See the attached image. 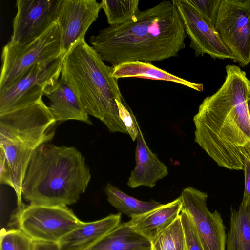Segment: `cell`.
<instances>
[{
  "instance_id": "obj_30",
  "label": "cell",
  "mask_w": 250,
  "mask_h": 250,
  "mask_svg": "<svg viewBox=\"0 0 250 250\" xmlns=\"http://www.w3.org/2000/svg\"><path fill=\"white\" fill-rule=\"evenodd\" d=\"M245 189L242 202V207L250 208V160L246 159L244 164Z\"/></svg>"
},
{
  "instance_id": "obj_17",
  "label": "cell",
  "mask_w": 250,
  "mask_h": 250,
  "mask_svg": "<svg viewBox=\"0 0 250 250\" xmlns=\"http://www.w3.org/2000/svg\"><path fill=\"white\" fill-rule=\"evenodd\" d=\"M181 210L182 201L179 196L125 223L134 231L151 242L179 216Z\"/></svg>"
},
{
  "instance_id": "obj_16",
  "label": "cell",
  "mask_w": 250,
  "mask_h": 250,
  "mask_svg": "<svg viewBox=\"0 0 250 250\" xmlns=\"http://www.w3.org/2000/svg\"><path fill=\"white\" fill-rule=\"evenodd\" d=\"M43 94L49 100L48 107L56 122L72 120L92 125L88 114L77 95L61 78L47 86Z\"/></svg>"
},
{
  "instance_id": "obj_33",
  "label": "cell",
  "mask_w": 250,
  "mask_h": 250,
  "mask_svg": "<svg viewBox=\"0 0 250 250\" xmlns=\"http://www.w3.org/2000/svg\"><path fill=\"white\" fill-rule=\"evenodd\" d=\"M249 211H250V208L249 209Z\"/></svg>"
},
{
  "instance_id": "obj_10",
  "label": "cell",
  "mask_w": 250,
  "mask_h": 250,
  "mask_svg": "<svg viewBox=\"0 0 250 250\" xmlns=\"http://www.w3.org/2000/svg\"><path fill=\"white\" fill-rule=\"evenodd\" d=\"M182 209L191 217L205 250H226V234L221 214L210 212L208 194L192 187L184 188L180 196Z\"/></svg>"
},
{
  "instance_id": "obj_4",
  "label": "cell",
  "mask_w": 250,
  "mask_h": 250,
  "mask_svg": "<svg viewBox=\"0 0 250 250\" xmlns=\"http://www.w3.org/2000/svg\"><path fill=\"white\" fill-rule=\"evenodd\" d=\"M113 70L83 39L64 56L60 78L75 92L88 115L99 119L111 133L128 134L119 116L116 100L124 99Z\"/></svg>"
},
{
  "instance_id": "obj_11",
  "label": "cell",
  "mask_w": 250,
  "mask_h": 250,
  "mask_svg": "<svg viewBox=\"0 0 250 250\" xmlns=\"http://www.w3.org/2000/svg\"><path fill=\"white\" fill-rule=\"evenodd\" d=\"M61 0H18L10 43L28 44L44 33L57 20Z\"/></svg>"
},
{
  "instance_id": "obj_20",
  "label": "cell",
  "mask_w": 250,
  "mask_h": 250,
  "mask_svg": "<svg viewBox=\"0 0 250 250\" xmlns=\"http://www.w3.org/2000/svg\"><path fill=\"white\" fill-rule=\"evenodd\" d=\"M5 154L10 169L17 199L18 209L23 205L21 200V188L28 164L34 151L37 148L22 143H7L0 145Z\"/></svg>"
},
{
  "instance_id": "obj_21",
  "label": "cell",
  "mask_w": 250,
  "mask_h": 250,
  "mask_svg": "<svg viewBox=\"0 0 250 250\" xmlns=\"http://www.w3.org/2000/svg\"><path fill=\"white\" fill-rule=\"evenodd\" d=\"M108 202L120 213H123L131 218L146 214L160 206L162 204L151 200L143 201L130 196L110 183L104 188Z\"/></svg>"
},
{
  "instance_id": "obj_29",
  "label": "cell",
  "mask_w": 250,
  "mask_h": 250,
  "mask_svg": "<svg viewBox=\"0 0 250 250\" xmlns=\"http://www.w3.org/2000/svg\"><path fill=\"white\" fill-rule=\"evenodd\" d=\"M0 183L7 185L12 188V175L3 149L0 147Z\"/></svg>"
},
{
  "instance_id": "obj_27",
  "label": "cell",
  "mask_w": 250,
  "mask_h": 250,
  "mask_svg": "<svg viewBox=\"0 0 250 250\" xmlns=\"http://www.w3.org/2000/svg\"><path fill=\"white\" fill-rule=\"evenodd\" d=\"M180 216L184 229L187 250H205L191 217L182 209Z\"/></svg>"
},
{
  "instance_id": "obj_1",
  "label": "cell",
  "mask_w": 250,
  "mask_h": 250,
  "mask_svg": "<svg viewBox=\"0 0 250 250\" xmlns=\"http://www.w3.org/2000/svg\"><path fill=\"white\" fill-rule=\"evenodd\" d=\"M226 70L223 84L203 100L193 117L194 141L219 166L244 170L250 160V81L236 65L228 64Z\"/></svg>"
},
{
  "instance_id": "obj_13",
  "label": "cell",
  "mask_w": 250,
  "mask_h": 250,
  "mask_svg": "<svg viewBox=\"0 0 250 250\" xmlns=\"http://www.w3.org/2000/svg\"><path fill=\"white\" fill-rule=\"evenodd\" d=\"M101 9V4L95 0H61L56 21L61 55L66 54L77 42L84 39Z\"/></svg>"
},
{
  "instance_id": "obj_12",
  "label": "cell",
  "mask_w": 250,
  "mask_h": 250,
  "mask_svg": "<svg viewBox=\"0 0 250 250\" xmlns=\"http://www.w3.org/2000/svg\"><path fill=\"white\" fill-rule=\"evenodd\" d=\"M182 21L187 35L190 40V47L196 57L208 54L214 59L235 58L225 45L214 27L186 0H173Z\"/></svg>"
},
{
  "instance_id": "obj_2",
  "label": "cell",
  "mask_w": 250,
  "mask_h": 250,
  "mask_svg": "<svg viewBox=\"0 0 250 250\" xmlns=\"http://www.w3.org/2000/svg\"><path fill=\"white\" fill-rule=\"evenodd\" d=\"M187 35L172 0L140 11L129 21L109 26L89 41L103 61L123 62L161 61L178 56Z\"/></svg>"
},
{
  "instance_id": "obj_5",
  "label": "cell",
  "mask_w": 250,
  "mask_h": 250,
  "mask_svg": "<svg viewBox=\"0 0 250 250\" xmlns=\"http://www.w3.org/2000/svg\"><path fill=\"white\" fill-rule=\"evenodd\" d=\"M61 55L60 34L57 21L28 44L8 42L1 54L0 92L14 84L33 65L54 60Z\"/></svg>"
},
{
  "instance_id": "obj_14",
  "label": "cell",
  "mask_w": 250,
  "mask_h": 250,
  "mask_svg": "<svg viewBox=\"0 0 250 250\" xmlns=\"http://www.w3.org/2000/svg\"><path fill=\"white\" fill-rule=\"evenodd\" d=\"M136 142V164L131 172L127 186L132 188L141 186L153 188L158 180L168 175L167 167L150 149L139 127Z\"/></svg>"
},
{
  "instance_id": "obj_25",
  "label": "cell",
  "mask_w": 250,
  "mask_h": 250,
  "mask_svg": "<svg viewBox=\"0 0 250 250\" xmlns=\"http://www.w3.org/2000/svg\"><path fill=\"white\" fill-rule=\"evenodd\" d=\"M34 241L20 229L1 231L0 250H34Z\"/></svg>"
},
{
  "instance_id": "obj_3",
  "label": "cell",
  "mask_w": 250,
  "mask_h": 250,
  "mask_svg": "<svg viewBox=\"0 0 250 250\" xmlns=\"http://www.w3.org/2000/svg\"><path fill=\"white\" fill-rule=\"evenodd\" d=\"M90 179L85 158L77 149L46 143L32 154L21 194L30 205L67 207L79 199Z\"/></svg>"
},
{
  "instance_id": "obj_6",
  "label": "cell",
  "mask_w": 250,
  "mask_h": 250,
  "mask_svg": "<svg viewBox=\"0 0 250 250\" xmlns=\"http://www.w3.org/2000/svg\"><path fill=\"white\" fill-rule=\"evenodd\" d=\"M56 122L42 100L0 114V145L22 143L37 148L53 138Z\"/></svg>"
},
{
  "instance_id": "obj_26",
  "label": "cell",
  "mask_w": 250,
  "mask_h": 250,
  "mask_svg": "<svg viewBox=\"0 0 250 250\" xmlns=\"http://www.w3.org/2000/svg\"><path fill=\"white\" fill-rule=\"evenodd\" d=\"M186 1L211 26L215 27L222 0H186Z\"/></svg>"
},
{
  "instance_id": "obj_22",
  "label": "cell",
  "mask_w": 250,
  "mask_h": 250,
  "mask_svg": "<svg viewBox=\"0 0 250 250\" xmlns=\"http://www.w3.org/2000/svg\"><path fill=\"white\" fill-rule=\"evenodd\" d=\"M226 250H250L249 209L240 205L230 212V227L226 237Z\"/></svg>"
},
{
  "instance_id": "obj_19",
  "label": "cell",
  "mask_w": 250,
  "mask_h": 250,
  "mask_svg": "<svg viewBox=\"0 0 250 250\" xmlns=\"http://www.w3.org/2000/svg\"><path fill=\"white\" fill-rule=\"evenodd\" d=\"M90 250H151V243L124 223L105 235Z\"/></svg>"
},
{
  "instance_id": "obj_28",
  "label": "cell",
  "mask_w": 250,
  "mask_h": 250,
  "mask_svg": "<svg viewBox=\"0 0 250 250\" xmlns=\"http://www.w3.org/2000/svg\"><path fill=\"white\" fill-rule=\"evenodd\" d=\"M120 118L125 126L128 135L133 141L136 140L138 133L139 125L130 107L125 100H116Z\"/></svg>"
},
{
  "instance_id": "obj_23",
  "label": "cell",
  "mask_w": 250,
  "mask_h": 250,
  "mask_svg": "<svg viewBox=\"0 0 250 250\" xmlns=\"http://www.w3.org/2000/svg\"><path fill=\"white\" fill-rule=\"evenodd\" d=\"M139 0H102V9L110 26L124 24L134 18L140 11Z\"/></svg>"
},
{
  "instance_id": "obj_8",
  "label": "cell",
  "mask_w": 250,
  "mask_h": 250,
  "mask_svg": "<svg viewBox=\"0 0 250 250\" xmlns=\"http://www.w3.org/2000/svg\"><path fill=\"white\" fill-rule=\"evenodd\" d=\"M65 55L36 64L11 86L0 92V114L42 100L45 89L59 80Z\"/></svg>"
},
{
  "instance_id": "obj_9",
  "label": "cell",
  "mask_w": 250,
  "mask_h": 250,
  "mask_svg": "<svg viewBox=\"0 0 250 250\" xmlns=\"http://www.w3.org/2000/svg\"><path fill=\"white\" fill-rule=\"evenodd\" d=\"M215 29L244 67L250 63V0H222Z\"/></svg>"
},
{
  "instance_id": "obj_31",
  "label": "cell",
  "mask_w": 250,
  "mask_h": 250,
  "mask_svg": "<svg viewBox=\"0 0 250 250\" xmlns=\"http://www.w3.org/2000/svg\"><path fill=\"white\" fill-rule=\"evenodd\" d=\"M34 250H60L57 243L34 241Z\"/></svg>"
},
{
  "instance_id": "obj_24",
  "label": "cell",
  "mask_w": 250,
  "mask_h": 250,
  "mask_svg": "<svg viewBox=\"0 0 250 250\" xmlns=\"http://www.w3.org/2000/svg\"><path fill=\"white\" fill-rule=\"evenodd\" d=\"M151 243V250H187L180 215Z\"/></svg>"
},
{
  "instance_id": "obj_7",
  "label": "cell",
  "mask_w": 250,
  "mask_h": 250,
  "mask_svg": "<svg viewBox=\"0 0 250 250\" xmlns=\"http://www.w3.org/2000/svg\"><path fill=\"white\" fill-rule=\"evenodd\" d=\"M16 219L19 229L34 241L53 243L83 222L67 207L33 205L18 209Z\"/></svg>"
},
{
  "instance_id": "obj_18",
  "label": "cell",
  "mask_w": 250,
  "mask_h": 250,
  "mask_svg": "<svg viewBox=\"0 0 250 250\" xmlns=\"http://www.w3.org/2000/svg\"><path fill=\"white\" fill-rule=\"evenodd\" d=\"M112 76L117 79L140 78L174 82L198 91L203 90L202 83L177 77L153 65L151 62L132 61L113 66Z\"/></svg>"
},
{
  "instance_id": "obj_15",
  "label": "cell",
  "mask_w": 250,
  "mask_h": 250,
  "mask_svg": "<svg viewBox=\"0 0 250 250\" xmlns=\"http://www.w3.org/2000/svg\"><path fill=\"white\" fill-rule=\"evenodd\" d=\"M121 213L111 214L95 221L83 222L58 242L60 250H90L120 224Z\"/></svg>"
},
{
  "instance_id": "obj_32",
  "label": "cell",
  "mask_w": 250,
  "mask_h": 250,
  "mask_svg": "<svg viewBox=\"0 0 250 250\" xmlns=\"http://www.w3.org/2000/svg\"><path fill=\"white\" fill-rule=\"evenodd\" d=\"M247 109L249 119L250 121V96L247 99Z\"/></svg>"
}]
</instances>
